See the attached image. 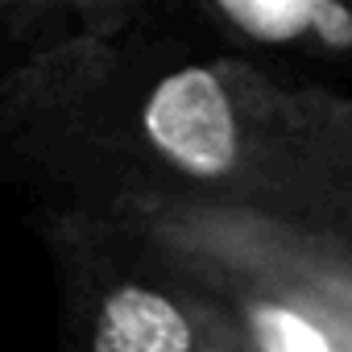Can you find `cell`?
I'll return each mask as SVG.
<instances>
[{
    "label": "cell",
    "mask_w": 352,
    "mask_h": 352,
    "mask_svg": "<svg viewBox=\"0 0 352 352\" xmlns=\"http://www.w3.org/2000/svg\"><path fill=\"white\" fill-rule=\"evenodd\" d=\"M96 352H191V327L170 298L124 286L96 319Z\"/></svg>",
    "instance_id": "cell-2"
},
{
    "label": "cell",
    "mask_w": 352,
    "mask_h": 352,
    "mask_svg": "<svg viewBox=\"0 0 352 352\" xmlns=\"http://www.w3.org/2000/svg\"><path fill=\"white\" fill-rule=\"evenodd\" d=\"M257 327V344L265 352H336L319 327H311L302 315L286 311V307H261L253 315Z\"/></svg>",
    "instance_id": "cell-4"
},
{
    "label": "cell",
    "mask_w": 352,
    "mask_h": 352,
    "mask_svg": "<svg viewBox=\"0 0 352 352\" xmlns=\"http://www.w3.org/2000/svg\"><path fill=\"white\" fill-rule=\"evenodd\" d=\"M149 141L187 174L212 179L236 162V124L212 71L187 67L153 87L145 104Z\"/></svg>",
    "instance_id": "cell-1"
},
{
    "label": "cell",
    "mask_w": 352,
    "mask_h": 352,
    "mask_svg": "<svg viewBox=\"0 0 352 352\" xmlns=\"http://www.w3.org/2000/svg\"><path fill=\"white\" fill-rule=\"evenodd\" d=\"M311 34L327 46H352V13L340 9L336 0H311Z\"/></svg>",
    "instance_id": "cell-5"
},
{
    "label": "cell",
    "mask_w": 352,
    "mask_h": 352,
    "mask_svg": "<svg viewBox=\"0 0 352 352\" xmlns=\"http://www.w3.org/2000/svg\"><path fill=\"white\" fill-rule=\"evenodd\" d=\"M220 13L261 42H286L311 25V0H220Z\"/></svg>",
    "instance_id": "cell-3"
}]
</instances>
